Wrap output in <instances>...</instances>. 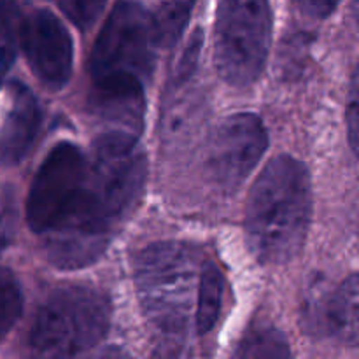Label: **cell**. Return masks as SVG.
Listing matches in <instances>:
<instances>
[{
	"label": "cell",
	"mask_w": 359,
	"mask_h": 359,
	"mask_svg": "<svg viewBox=\"0 0 359 359\" xmlns=\"http://www.w3.org/2000/svg\"><path fill=\"white\" fill-rule=\"evenodd\" d=\"M196 0H158L156 13L153 14L158 27L161 46H174L186 30Z\"/></svg>",
	"instance_id": "13"
},
{
	"label": "cell",
	"mask_w": 359,
	"mask_h": 359,
	"mask_svg": "<svg viewBox=\"0 0 359 359\" xmlns=\"http://www.w3.org/2000/svg\"><path fill=\"white\" fill-rule=\"evenodd\" d=\"M60 9L81 30H90L102 16L107 0H56Z\"/></svg>",
	"instance_id": "15"
},
{
	"label": "cell",
	"mask_w": 359,
	"mask_h": 359,
	"mask_svg": "<svg viewBox=\"0 0 359 359\" xmlns=\"http://www.w3.org/2000/svg\"><path fill=\"white\" fill-rule=\"evenodd\" d=\"M18 11L11 0H0V44H14Z\"/></svg>",
	"instance_id": "19"
},
{
	"label": "cell",
	"mask_w": 359,
	"mask_h": 359,
	"mask_svg": "<svg viewBox=\"0 0 359 359\" xmlns=\"http://www.w3.org/2000/svg\"><path fill=\"white\" fill-rule=\"evenodd\" d=\"M231 359H293V351L283 330L256 321L245 330Z\"/></svg>",
	"instance_id": "11"
},
{
	"label": "cell",
	"mask_w": 359,
	"mask_h": 359,
	"mask_svg": "<svg viewBox=\"0 0 359 359\" xmlns=\"http://www.w3.org/2000/svg\"><path fill=\"white\" fill-rule=\"evenodd\" d=\"M342 0H293L294 7L307 20H326L335 13Z\"/></svg>",
	"instance_id": "17"
},
{
	"label": "cell",
	"mask_w": 359,
	"mask_h": 359,
	"mask_svg": "<svg viewBox=\"0 0 359 359\" xmlns=\"http://www.w3.org/2000/svg\"><path fill=\"white\" fill-rule=\"evenodd\" d=\"M14 44H0V86L14 62Z\"/></svg>",
	"instance_id": "20"
},
{
	"label": "cell",
	"mask_w": 359,
	"mask_h": 359,
	"mask_svg": "<svg viewBox=\"0 0 359 359\" xmlns=\"http://www.w3.org/2000/svg\"><path fill=\"white\" fill-rule=\"evenodd\" d=\"M358 276L347 277L326 297L307 305L304 325L316 337H328L344 344L358 342Z\"/></svg>",
	"instance_id": "9"
},
{
	"label": "cell",
	"mask_w": 359,
	"mask_h": 359,
	"mask_svg": "<svg viewBox=\"0 0 359 359\" xmlns=\"http://www.w3.org/2000/svg\"><path fill=\"white\" fill-rule=\"evenodd\" d=\"M202 44H203L202 30H200V28H196L195 34L191 35V41L188 42L184 53H182L181 60H179L177 70H175L174 81H172L175 86H181V84H184L186 81H188L189 77L195 74L196 65H198L200 53H202Z\"/></svg>",
	"instance_id": "16"
},
{
	"label": "cell",
	"mask_w": 359,
	"mask_h": 359,
	"mask_svg": "<svg viewBox=\"0 0 359 359\" xmlns=\"http://www.w3.org/2000/svg\"><path fill=\"white\" fill-rule=\"evenodd\" d=\"M112 305L105 291L84 284L53 290L35 312L30 359H86L105 339Z\"/></svg>",
	"instance_id": "4"
},
{
	"label": "cell",
	"mask_w": 359,
	"mask_h": 359,
	"mask_svg": "<svg viewBox=\"0 0 359 359\" xmlns=\"http://www.w3.org/2000/svg\"><path fill=\"white\" fill-rule=\"evenodd\" d=\"M269 149V133L262 118L237 112L221 121L207 154V172L224 193H235L252 174Z\"/></svg>",
	"instance_id": "7"
},
{
	"label": "cell",
	"mask_w": 359,
	"mask_h": 359,
	"mask_svg": "<svg viewBox=\"0 0 359 359\" xmlns=\"http://www.w3.org/2000/svg\"><path fill=\"white\" fill-rule=\"evenodd\" d=\"M312 181L304 161L279 154L249 193L245 235L263 265H286L305 248L312 221Z\"/></svg>",
	"instance_id": "3"
},
{
	"label": "cell",
	"mask_w": 359,
	"mask_h": 359,
	"mask_svg": "<svg viewBox=\"0 0 359 359\" xmlns=\"http://www.w3.org/2000/svg\"><path fill=\"white\" fill-rule=\"evenodd\" d=\"M195 252L182 242L147 245L133 265L135 290L151 332L153 359H188L196 309Z\"/></svg>",
	"instance_id": "2"
},
{
	"label": "cell",
	"mask_w": 359,
	"mask_h": 359,
	"mask_svg": "<svg viewBox=\"0 0 359 359\" xmlns=\"http://www.w3.org/2000/svg\"><path fill=\"white\" fill-rule=\"evenodd\" d=\"M42 126V109L28 86L13 84V100L0 130V165L14 167L34 149Z\"/></svg>",
	"instance_id": "10"
},
{
	"label": "cell",
	"mask_w": 359,
	"mask_h": 359,
	"mask_svg": "<svg viewBox=\"0 0 359 359\" xmlns=\"http://www.w3.org/2000/svg\"><path fill=\"white\" fill-rule=\"evenodd\" d=\"M93 359H132V358H130V354L126 353L125 349L112 346V347H107V349H104L102 353H98Z\"/></svg>",
	"instance_id": "21"
},
{
	"label": "cell",
	"mask_w": 359,
	"mask_h": 359,
	"mask_svg": "<svg viewBox=\"0 0 359 359\" xmlns=\"http://www.w3.org/2000/svg\"><path fill=\"white\" fill-rule=\"evenodd\" d=\"M23 311V291L14 273L0 269V340L14 328Z\"/></svg>",
	"instance_id": "14"
},
{
	"label": "cell",
	"mask_w": 359,
	"mask_h": 359,
	"mask_svg": "<svg viewBox=\"0 0 359 359\" xmlns=\"http://www.w3.org/2000/svg\"><path fill=\"white\" fill-rule=\"evenodd\" d=\"M21 48L34 76L49 91L69 84L74 70V41L58 16L48 9L32 11L18 27Z\"/></svg>",
	"instance_id": "8"
},
{
	"label": "cell",
	"mask_w": 359,
	"mask_h": 359,
	"mask_svg": "<svg viewBox=\"0 0 359 359\" xmlns=\"http://www.w3.org/2000/svg\"><path fill=\"white\" fill-rule=\"evenodd\" d=\"M160 46L156 21L142 4L121 0L112 7L90 56V109L107 132L139 137Z\"/></svg>",
	"instance_id": "1"
},
{
	"label": "cell",
	"mask_w": 359,
	"mask_h": 359,
	"mask_svg": "<svg viewBox=\"0 0 359 359\" xmlns=\"http://www.w3.org/2000/svg\"><path fill=\"white\" fill-rule=\"evenodd\" d=\"M224 279L214 263H203L196 286L195 326L198 335H207L217 325L223 305Z\"/></svg>",
	"instance_id": "12"
},
{
	"label": "cell",
	"mask_w": 359,
	"mask_h": 359,
	"mask_svg": "<svg viewBox=\"0 0 359 359\" xmlns=\"http://www.w3.org/2000/svg\"><path fill=\"white\" fill-rule=\"evenodd\" d=\"M90 181V156L72 142H58L35 174L27 198V223L49 237L70 223Z\"/></svg>",
	"instance_id": "6"
},
{
	"label": "cell",
	"mask_w": 359,
	"mask_h": 359,
	"mask_svg": "<svg viewBox=\"0 0 359 359\" xmlns=\"http://www.w3.org/2000/svg\"><path fill=\"white\" fill-rule=\"evenodd\" d=\"M272 44L270 0H217L214 63L224 83L255 84L265 72Z\"/></svg>",
	"instance_id": "5"
},
{
	"label": "cell",
	"mask_w": 359,
	"mask_h": 359,
	"mask_svg": "<svg viewBox=\"0 0 359 359\" xmlns=\"http://www.w3.org/2000/svg\"><path fill=\"white\" fill-rule=\"evenodd\" d=\"M358 74L353 76V86H351V98L347 105L346 119H347V133H349V144L354 154H358L359 142V105H358Z\"/></svg>",
	"instance_id": "18"
}]
</instances>
